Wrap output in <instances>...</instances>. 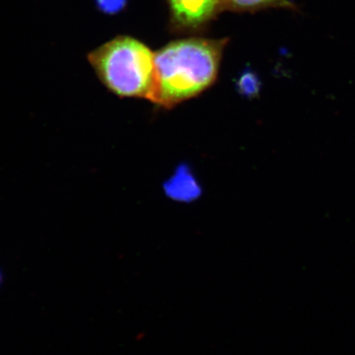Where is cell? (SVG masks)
<instances>
[{"mask_svg":"<svg viewBox=\"0 0 355 355\" xmlns=\"http://www.w3.org/2000/svg\"><path fill=\"white\" fill-rule=\"evenodd\" d=\"M95 6L104 15H118L125 10L128 0H94Z\"/></svg>","mask_w":355,"mask_h":355,"instance_id":"7","label":"cell"},{"mask_svg":"<svg viewBox=\"0 0 355 355\" xmlns=\"http://www.w3.org/2000/svg\"><path fill=\"white\" fill-rule=\"evenodd\" d=\"M238 93L249 99H254L260 95L261 83L260 77L253 70L246 69L236 81Z\"/></svg>","mask_w":355,"mask_h":355,"instance_id":"6","label":"cell"},{"mask_svg":"<svg viewBox=\"0 0 355 355\" xmlns=\"http://www.w3.org/2000/svg\"><path fill=\"white\" fill-rule=\"evenodd\" d=\"M1 282H2V273H1V270H0V284H1Z\"/></svg>","mask_w":355,"mask_h":355,"instance_id":"8","label":"cell"},{"mask_svg":"<svg viewBox=\"0 0 355 355\" xmlns=\"http://www.w3.org/2000/svg\"><path fill=\"white\" fill-rule=\"evenodd\" d=\"M87 58L100 80L114 94L154 102L155 53L139 40L116 37L90 51Z\"/></svg>","mask_w":355,"mask_h":355,"instance_id":"2","label":"cell"},{"mask_svg":"<svg viewBox=\"0 0 355 355\" xmlns=\"http://www.w3.org/2000/svg\"><path fill=\"white\" fill-rule=\"evenodd\" d=\"M229 39L178 40L155 53V104L172 108L216 83Z\"/></svg>","mask_w":355,"mask_h":355,"instance_id":"1","label":"cell"},{"mask_svg":"<svg viewBox=\"0 0 355 355\" xmlns=\"http://www.w3.org/2000/svg\"><path fill=\"white\" fill-rule=\"evenodd\" d=\"M169 8L170 28L178 34L205 31L224 10L222 0H166Z\"/></svg>","mask_w":355,"mask_h":355,"instance_id":"3","label":"cell"},{"mask_svg":"<svg viewBox=\"0 0 355 355\" xmlns=\"http://www.w3.org/2000/svg\"><path fill=\"white\" fill-rule=\"evenodd\" d=\"M223 8L233 12L254 13L266 9H291L296 10L295 4L291 0H222Z\"/></svg>","mask_w":355,"mask_h":355,"instance_id":"5","label":"cell"},{"mask_svg":"<svg viewBox=\"0 0 355 355\" xmlns=\"http://www.w3.org/2000/svg\"><path fill=\"white\" fill-rule=\"evenodd\" d=\"M168 197L180 202H191L200 197L202 193L200 184L187 166H181L165 183Z\"/></svg>","mask_w":355,"mask_h":355,"instance_id":"4","label":"cell"}]
</instances>
